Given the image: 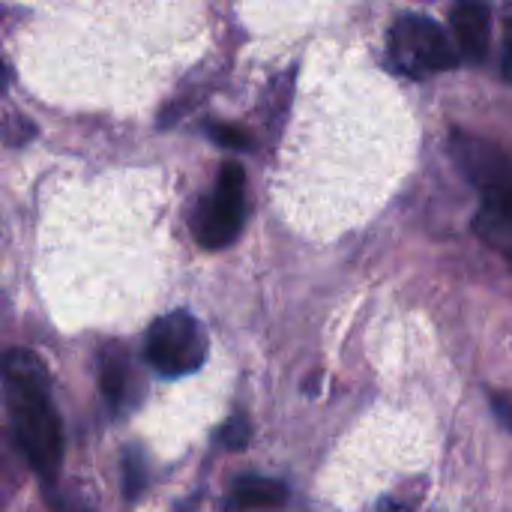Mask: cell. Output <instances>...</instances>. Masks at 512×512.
Returning <instances> with one entry per match:
<instances>
[{
    "label": "cell",
    "instance_id": "14",
    "mask_svg": "<svg viewBox=\"0 0 512 512\" xmlns=\"http://www.w3.org/2000/svg\"><path fill=\"white\" fill-rule=\"evenodd\" d=\"M486 201H498V204H504V210L512 216V183L507 192H501V195H492V198H486Z\"/></svg>",
    "mask_w": 512,
    "mask_h": 512
},
{
    "label": "cell",
    "instance_id": "8",
    "mask_svg": "<svg viewBox=\"0 0 512 512\" xmlns=\"http://www.w3.org/2000/svg\"><path fill=\"white\" fill-rule=\"evenodd\" d=\"M99 387L111 405H120L129 387V357L120 345H111L99 360Z\"/></svg>",
    "mask_w": 512,
    "mask_h": 512
},
{
    "label": "cell",
    "instance_id": "13",
    "mask_svg": "<svg viewBox=\"0 0 512 512\" xmlns=\"http://www.w3.org/2000/svg\"><path fill=\"white\" fill-rule=\"evenodd\" d=\"M378 512H414L411 507H405V504H399V501H393V498H384L381 504H378Z\"/></svg>",
    "mask_w": 512,
    "mask_h": 512
},
{
    "label": "cell",
    "instance_id": "10",
    "mask_svg": "<svg viewBox=\"0 0 512 512\" xmlns=\"http://www.w3.org/2000/svg\"><path fill=\"white\" fill-rule=\"evenodd\" d=\"M123 480H126V498H138V492L144 489V459L135 450L123 456Z\"/></svg>",
    "mask_w": 512,
    "mask_h": 512
},
{
    "label": "cell",
    "instance_id": "7",
    "mask_svg": "<svg viewBox=\"0 0 512 512\" xmlns=\"http://www.w3.org/2000/svg\"><path fill=\"white\" fill-rule=\"evenodd\" d=\"M288 498V486L270 477H240L228 495L231 510H264L279 507Z\"/></svg>",
    "mask_w": 512,
    "mask_h": 512
},
{
    "label": "cell",
    "instance_id": "6",
    "mask_svg": "<svg viewBox=\"0 0 512 512\" xmlns=\"http://www.w3.org/2000/svg\"><path fill=\"white\" fill-rule=\"evenodd\" d=\"M453 33L459 39V51L468 60H483L489 54L492 39V15L483 3H459L450 12Z\"/></svg>",
    "mask_w": 512,
    "mask_h": 512
},
{
    "label": "cell",
    "instance_id": "12",
    "mask_svg": "<svg viewBox=\"0 0 512 512\" xmlns=\"http://www.w3.org/2000/svg\"><path fill=\"white\" fill-rule=\"evenodd\" d=\"M504 72H507V78L512 81V15L510 21H507V48H504Z\"/></svg>",
    "mask_w": 512,
    "mask_h": 512
},
{
    "label": "cell",
    "instance_id": "1",
    "mask_svg": "<svg viewBox=\"0 0 512 512\" xmlns=\"http://www.w3.org/2000/svg\"><path fill=\"white\" fill-rule=\"evenodd\" d=\"M0 384L18 447L36 474L54 480L63 462V432L51 402L48 369L36 354L12 348L0 357Z\"/></svg>",
    "mask_w": 512,
    "mask_h": 512
},
{
    "label": "cell",
    "instance_id": "2",
    "mask_svg": "<svg viewBox=\"0 0 512 512\" xmlns=\"http://www.w3.org/2000/svg\"><path fill=\"white\" fill-rule=\"evenodd\" d=\"M387 51L393 66L411 78H426L459 63V48H453L441 24L420 12H402L393 21Z\"/></svg>",
    "mask_w": 512,
    "mask_h": 512
},
{
    "label": "cell",
    "instance_id": "9",
    "mask_svg": "<svg viewBox=\"0 0 512 512\" xmlns=\"http://www.w3.org/2000/svg\"><path fill=\"white\" fill-rule=\"evenodd\" d=\"M216 441H219V447H225V450H243V447L249 444V420H246L243 414L231 417V420L216 432Z\"/></svg>",
    "mask_w": 512,
    "mask_h": 512
},
{
    "label": "cell",
    "instance_id": "11",
    "mask_svg": "<svg viewBox=\"0 0 512 512\" xmlns=\"http://www.w3.org/2000/svg\"><path fill=\"white\" fill-rule=\"evenodd\" d=\"M207 135L222 144V147H234V150H246L249 147V135L237 126H225V123H216V126H207Z\"/></svg>",
    "mask_w": 512,
    "mask_h": 512
},
{
    "label": "cell",
    "instance_id": "3",
    "mask_svg": "<svg viewBox=\"0 0 512 512\" xmlns=\"http://www.w3.org/2000/svg\"><path fill=\"white\" fill-rule=\"evenodd\" d=\"M147 360L162 378H183L204 366L207 333L189 312H168L147 333Z\"/></svg>",
    "mask_w": 512,
    "mask_h": 512
},
{
    "label": "cell",
    "instance_id": "4",
    "mask_svg": "<svg viewBox=\"0 0 512 512\" xmlns=\"http://www.w3.org/2000/svg\"><path fill=\"white\" fill-rule=\"evenodd\" d=\"M246 174L237 162H225L216 189L195 207L192 231L204 249L231 246L243 228L246 216Z\"/></svg>",
    "mask_w": 512,
    "mask_h": 512
},
{
    "label": "cell",
    "instance_id": "5",
    "mask_svg": "<svg viewBox=\"0 0 512 512\" xmlns=\"http://www.w3.org/2000/svg\"><path fill=\"white\" fill-rule=\"evenodd\" d=\"M450 156H453L456 168L462 171V177L468 183H474L486 198L510 189L512 162L498 144L477 138L471 132H453L450 135Z\"/></svg>",
    "mask_w": 512,
    "mask_h": 512
}]
</instances>
